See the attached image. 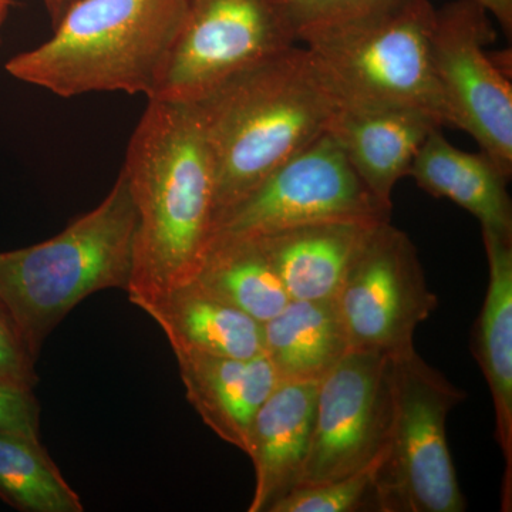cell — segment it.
<instances>
[{
	"label": "cell",
	"mask_w": 512,
	"mask_h": 512,
	"mask_svg": "<svg viewBox=\"0 0 512 512\" xmlns=\"http://www.w3.org/2000/svg\"><path fill=\"white\" fill-rule=\"evenodd\" d=\"M488 286L471 333V352L487 380L495 414V441L504 457L501 507L512 510V238L481 229Z\"/></svg>",
	"instance_id": "obj_15"
},
{
	"label": "cell",
	"mask_w": 512,
	"mask_h": 512,
	"mask_svg": "<svg viewBox=\"0 0 512 512\" xmlns=\"http://www.w3.org/2000/svg\"><path fill=\"white\" fill-rule=\"evenodd\" d=\"M441 128L423 111L399 107L339 106L328 134L377 200L393 210V191L409 175L427 137Z\"/></svg>",
	"instance_id": "obj_12"
},
{
	"label": "cell",
	"mask_w": 512,
	"mask_h": 512,
	"mask_svg": "<svg viewBox=\"0 0 512 512\" xmlns=\"http://www.w3.org/2000/svg\"><path fill=\"white\" fill-rule=\"evenodd\" d=\"M190 282L259 323L291 302L256 239H211Z\"/></svg>",
	"instance_id": "obj_20"
},
{
	"label": "cell",
	"mask_w": 512,
	"mask_h": 512,
	"mask_svg": "<svg viewBox=\"0 0 512 512\" xmlns=\"http://www.w3.org/2000/svg\"><path fill=\"white\" fill-rule=\"evenodd\" d=\"M436 8L407 0L379 15L305 37L339 106L423 111L441 127L450 116L431 60Z\"/></svg>",
	"instance_id": "obj_5"
},
{
	"label": "cell",
	"mask_w": 512,
	"mask_h": 512,
	"mask_svg": "<svg viewBox=\"0 0 512 512\" xmlns=\"http://www.w3.org/2000/svg\"><path fill=\"white\" fill-rule=\"evenodd\" d=\"M76 2H79V0H43L50 20H52L53 28H55L57 22L63 18L64 13L72 8Z\"/></svg>",
	"instance_id": "obj_27"
},
{
	"label": "cell",
	"mask_w": 512,
	"mask_h": 512,
	"mask_svg": "<svg viewBox=\"0 0 512 512\" xmlns=\"http://www.w3.org/2000/svg\"><path fill=\"white\" fill-rule=\"evenodd\" d=\"M495 39L493 19L477 0H453L436 10L431 60L450 126L470 134L510 180L512 84L485 50Z\"/></svg>",
	"instance_id": "obj_9"
},
{
	"label": "cell",
	"mask_w": 512,
	"mask_h": 512,
	"mask_svg": "<svg viewBox=\"0 0 512 512\" xmlns=\"http://www.w3.org/2000/svg\"><path fill=\"white\" fill-rule=\"evenodd\" d=\"M491 18L497 20L498 26L504 35L511 39L512 36V0H477Z\"/></svg>",
	"instance_id": "obj_26"
},
{
	"label": "cell",
	"mask_w": 512,
	"mask_h": 512,
	"mask_svg": "<svg viewBox=\"0 0 512 512\" xmlns=\"http://www.w3.org/2000/svg\"><path fill=\"white\" fill-rule=\"evenodd\" d=\"M298 45L284 0H188L153 99L198 103Z\"/></svg>",
	"instance_id": "obj_7"
},
{
	"label": "cell",
	"mask_w": 512,
	"mask_h": 512,
	"mask_svg": "<svg viewBox=\"0 0 512 512\" xmlns=\"http://www.w3.org/2000/svg\"><path fill=\"white\" fill-rule=\"evenodd\" d=\"M137 215L126 175L96 208L32 247L0 252V303L30 355L84 299L106 289L127 292Z\"/></svg>",
	"instance_id": "obj_4"
},
{
	"label": "cell",
	"mask_w": 512,
	"mask_h": 512,
	"mask_svg": "<svg viewBox=\"0 0 512 512\" xmlns=\"http://www.w3.org/2000/svg\"><path fill=\"white\" fill-rule=\"evenodd\" d=\"M392 379V429L377 471V511H466L447 441L448 414L466 392L416 348L392 355Z\"/></svg>",
	"instance_id": "obj_6"
},
{
	"label": "cell",
	"mask_w": 512,
	"mask_h": 512,
	"mask_svg": "<svg viewBox=\"0 0 512 512\" xmlns=\"http://www.w3.org/2000/svg\"><path fill=\"white\" fill-rule=\"evenodd\" d=\"M173 350L251 359L264 353L262 323L198 286L185 284L144 306Z\"/></svg>",
	"instance_id": "obj_18"
},
{
	"label": "cell",
	"mask_w": 512,
	"mask_h": 512,
	"mask_svg": "<svg viewBox=\"0 0 512 512\" xmlns=\"http://www.w3.org/2000/svg\"><path fill=\"white\" fill-rule=\"evenodd\" d=\"M185 397L208 429L247 453L249 430L262 404L281 383L268 357L231 359L173 350Z\"/></svg>",
	"instance_id": "obj_14"
},
{
	"label": "cell",
	"mask_w": 512,
	"mask_h": 512,
	"mask_svg": "<svg viewBox=\"0 0 512 512\" xmlns=\"http://www.w3.org/2000/svg\"><path fill=\"white\" fill-rule=\"evenodd\" d=\"M376 224L379 222H315L256 241L291 301H329L335 299L353 258Z\"/></svg>",
	"instance_id": "obj_16"
},
{
	"label": "cell",
	"mask_w": 512,
	"mask_h": 512,
	"mask_svg": "<svg viewBox=\"0 0 512 512\" xmlns=\"http://www.w3.org/2000/svg\"><path fill=\"white\" fill-rule=\"evenodd\" d=\"M13 3H15V0H0V28H2L6 18H8L9 10L12 8Z\"/></svg>",
	"instance_id": "obj_28"
},
{
	"label": "cell",
	"mask_w": 512,
	"mask_h": 512,
	"mask_svg": "<svg viewBox=\"0 0 512 512\" xmlns=\"http://www.w3.org/2000/svg\"><path fill=\"white\" fill-rule=\"evenodd\" d=\"M121 171L137 215L126 293L143 309L191 281L214 231V156L197 107L148 100Z\"/></svg>",
	"instance_id": "obj_1"
},
{
	"label": "cell",
	"mask_w": 512,
	"mask_h": 512,
	"mask_svg": "<svg viewBox=\"0 0 512 512\" xmlns=\"http://www.w3.org/2000/svg\"><path fill=\"white\" fill-rule=\"evenodd\" d=\"M350 350L394 355L439 306L406 232L382 221L370 229L335 296Z\"/></svg>",
	"instance_id": "obj_10"
},
{
	"label": "cell",
	"mask_w": 512,
	"mask_h": 512,
	"mask_svg": "<svg viewBox=\"0 0 512 512\" xmlns=\"http://www.w3.org/2000/svg\"><path fill=\"white\" fill-rule=\"evenodd\" d=\"M407 0H284L301 43L305 37L372 18Z\"/></svg>",
	"instance_id": "obj_23"
},
{
	"label": "cell",
	"mask_w": 512,
	"mask_h": 512,
	"mask_svg": "<svg viewBox=\"0 0 512 512\" xmlns=\"http://www.w3.org/2000/svg\"><path fill=\"white\" fill-rule=\"evenodd\" d=\"M377 200L328 133L268 175L215 224L211 239H256L325 221L380 222Z\"/></svg>",
	"instance_id": "obj_8"
},
{
	"label": "cell",
	"mask_w": 512,
	"mask_h": 512,
	"mask_svg": "<svg viewBox=\"0 0 512 512\" xmlns=\"http://www.w3.org/2000/svg\"><path fill=\"white\" fill-rule=\"evenodd\" d=\"M262 339L281 382H320L350 350L335 299L289 302L262 323Z\"/></svg>",
	"instance_id": "obj_19"
},
{
	"label": "cell",
	"mask_w": 512,
	"mask_h": 512,
	"mask_svg": "<svg viewBox=\"0 0 512 512\" xmlns=\"http://www.w3.org/2000/svg\"><path fill=\"white\" fill-rule=\"evenodd\" d=\"M392 419V355L349 350L319 382L298 487L339 480L372 463L387 448Z\"/></svg>",
	"instance_id": "obj_11"
},
{
	"label": "cell",
	"mask_w": 512,
	"mask_h": 512,
	"mask_svg": "<svg viewBox=\"0 0 512 512\" xmlns=\"http://www.w3.org/2000/svg\"><path fill=\"white\" fill-rule=\"evenodd\" d=\"M409 177L431 197L444 198L470 212L481 229L512 238L508 178L483 151L460 150L436 128L414 157Z\"/></svg>",
	"instance_id": "obj_17"
},
{
	"label": "cell",
	"mask_w": 512,
	"mask_h": 512,
	"mask_svg": "<svg viewBox=\"0 0 512 512\" xmlns=\"http://www.w3.org/2000/svg\"><path fill=\"white\" fill-rule=\"evenodd\" d=\"M0 431L40 439V406L32 389L0 380Z\"/></svg>",
	"instance_id": "obj_25"
},
{
	"label": "cell",
	"mask_w": 512,
	"mask_h": 512,
	"mask_svg": "<svg viewBox=\"0 0 512 512\" xmlns=\"http://www.w3.org/2000/svg\"><path fill=\"white\" fill-rule=\"evenodd\" d=\"M194 106L214 156L217 224L276 168L328 133L339 100L309 50L298 45Z\"/></svg>",
	"instance_id": "obj_2"
},
{
	"label": "cell",
	"mask_w": 512,
	"mask_h": 512,
	"mask_svg": "<svg viewBox=\"0 0 512 512\" xmlns=\"http://www.w3.org/2000/svg\"><path fill=\"white\" fill-rule=\"evenodd\" d=\"M319 382H281L256 413L247 453L255 490L249 512H269L298 488L311 447Z\"/></svg>",
	"instance_id": "obj_13"
},
{
	"label": "cell",
	"mask_w": 512,
	"mask_h": 512,
	"mask_svg": "<svg viewBox=\"0 0 512 512\" xmlns=\"http://www.w3.org/2000/svg\"><path fill=\"white\" fill-rule=\"evenodd\" d=\"M0 500L22 512H83L40 439L0 431Z\"/></svg>",
	"instance_id": "obj_21"
},
{
	"label": "cell",
	"mask_w": 512,
	"mask_h": 512,
	"mask_svg": "<svg viewBox=\"0 0 512 512\" xmlns=\"http://www.w3.org/2000/svg\"><path fill=\"white\" fill-rule=\"evenodd\" d=\"M35 357L0 303V380L35 390L39 383Z\"/></svg>",
	"instance_id": "obj_24"
},
{
	"label": "cell",
	"mask_w": 512,
	"mask_h": 512,
	"mask_svg": "<svg viewBox=\"0 0 512 512\" xmlns=\"http://www.w3.org/2000/svg\"><path fill=\"white\" fill-rule=\"evenodd\" d=\"M386 450L372 463L348 477L311 487L295 488L272 505L269 512L377 511L376 477Z\"/></svg>",
	"instance_id": "obj_22"
},
{
	"label": "cell",
	"mask_w": 512,
	"mask_h": 512,
	"mask_svg": "<svg viewBox=\"0 0 512 512\" xmlns=\"http://www.w3.org/2000/svg\"><path fill=\"white\" fill-rule=\"evenodd\" d=\"M188 0H79L45 43L13 56L10 76L60 97L123 92L153 99Z\"/></svg>",
	"instance_id": "obj_3"
}]
</instances>
